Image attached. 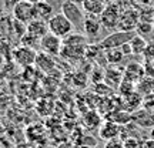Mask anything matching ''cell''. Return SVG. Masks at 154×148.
I'll return each mask as SVG.
<instances>
[{
	"mask_svg": "<svg viewBox=\"0 0 154 148\" xmlns=\"http://www.w3.org/2000/svg\"><path fill=\"white\" fill-rule=\"evenodd\" d=\"M150 138H153V140H154V128L151 130V132H150Z\"/></svg>",
	"mask_w": 154,
	"mask_h": 148,
	"instance_id": "4dcf8cb0",
	"label": "cell"
},
{
	"mask_svg": "<svg viewBox=\"0 0 154 148\" xmlns=\"http://www.w3.org/2000/svg\"><path fill=\"white\" fill-rule=\"evenodd\" d=\"M26 29H27V33L33 34L37 38L44 37L46 34L49 33V24H47V22L38 20V19L33 20L32 23H29L27 26H26Z\"/></svg>",
	"mask_w": 154,
	"mask_h": 148,
	"instance_id": "2e32d148",
	"label": "cell"
},
{
	"mask_svg": "<svg viewBox=\"0 0 154 148\" xmlns=\"http://www.w3.org/2000/svg\"><path fill=\"white\" fill-rule=\"evenodd\" d=\"M67 2H72V3H77V5H82L83 6V3H84L86 0H67Z\"/></svg>",
	"mask_w": 154,
	"mask_h": 148,
	"instance_id": "83f0119b",
	"label": "cell"
},
{
	"mask_svg": "<svg viewBox=\"0 0 154 148\" xmlns=\"http://www.w3.org/2000/svg\"><path fill=\"white\" fill-rule=\"evenodd\" d=\"M121 10L114 6H106L104 11L100 14V23L101 26L107 30H119V23H120Z\"/></svg>",
	"mask_w": 154,
	"mask_h": 148,
	"instance_id": "9c48e42d",
	"label": "cell"
},
{
	"mask_svg": "<svg viewBox=\"0 0 154 148\" xmlns=\"http://www.w3.org/2000/svg\"><path fill=\"white\" fill-rule=\"evenodd\" d=\"M136 91H137L141 97H153L154 94V77H150V76H146L143 80L136 84Z\"/></svg>",
	"mask_w": 154,
	"mask_h": 148,
	"instance_id": "9a60e30c",
	"label": "cell"
},
{
	"mask_svg": "<svg viewBox=\"0 0 154 148\" xmlns=\"http://www.w3.org/2000/svg\"><path fill=\"white\" fill-rule=\"evenodd\" d=\"M138 23H140L138 9H136V7H128V9L121 11L119 30H121V32H136Z\"/></svg>",
	"mask_w": 154,
	"mask_h": 148,
	"instance_id": "52a82bcc",
	"label": "cell"
},
{
	"mask_svg": "<svg viewBox=\"0 0 154 148\" xmlns=\"http://www.w3.org/2000/svg\"><path fill=\"white\" fill-rule=\"evenodd\" d=\"M153 114H154V110H153Z\"/></svg>",
	"mask_w": 154,
	"mask_h": 148,
	"instance_id": "1f68e13d",
	"label": "cell"
},
{
	"mask_svg": "<svg viewBox=\"0 0 154 148\" xmlns=\"http://www.w3.org/2000/svg\"><path fill=\"white\" fill-rule=\"evenodd\" d=\"M130 46H131L133 56H141V54H144V51H146V49H147L149 43L144 40V37H141V36H137V34H136V36L131 38Z\"/></svg>",
	"mask_w": 154,
	"mask_h": 148,
	"instance_id": "d6986e66",
	"label": "cell"
},
{
	"mask_svg": "<svg viewBox=\"0 0 154 148\" xmlns=\"http://www.w3.org/2000/svg\"><path fill=\"white\" fill-rule=\"evenodd\" d=\"M124 148H144V143L140 141L137 137H127V140L123 141Z\"/></svg>",
	"mask_w": 154,
	"mask_h": 148,
	"instance_id": "cb8c5ba5",
	"label": "cell"
},
{
	"mask_svg": "<svg viewBox=\"0 0 154 148\" xmlns=\"http://www.w3.org/2000/svg\"><path fill=\"white\" fill-rule=\"evenodd\" d=\"M153 27H154L153 23H144V22H140V23H138V26H137V29H136V32H137L138 36L144 37L146 34H150V33H151Z\"/></svg>",
	"mask_w": 154,
	"mask_h": 148,
	"instance_id": "603a6c76",
	"label": "cell"
},
{
	"mask_svg": "<svg viewBox=\"0 0 154 148\" xmlns=\"http://www.w3.org/2000/svg\"><path fill=\"white\" fill-rule=\"evenodd\" d=\"M34 64H36L40 70H43V71H51L56 67V61H54V57L46 54L43 51H38Z\"/></svg>",
	"mask_w": 154,
	"mask_h": 148,
	"instance_id": "ac0fdd59",
	"label": "cell"
},
{
	"mask_svg": "<svg viewBox=\"0 0 154 148\" xmlns=\"http://www.w3.org/2000/svg\"><path fill=\"white\" fill-rule=\"evenodd\" d=\"M47 24H49L50 33L57 36V37H60L61 40L67 38L70 34H73L74 30H76L74 26L70 23V20H69L63 13H56L54 16L47 22Z\"/></svg>",
	"mask_w": 154,
	"mask_h": 148,
	"instance_id": "7a4b0ae2",
	"label": "cell"
},
{
	"mask_svg": "<svg viewBox=\"0 0 154 148\" xmlns=\"http://www.w3.org/2000/svg\"><path fill=\"white\" fill-rule=\"evenodd\" d=\"M144 148H154V140L153 138H149L144 141Z\"/></svg>",
	"mask_w": 154,
	"mask_h": 148,
	"instance_id": "4316f807",
	"label": "cell"
},
{
	"mask_svg": "<svg viewBox=\"0 0 154 148\" xmlns=\"http://www.w3.org/2000/svg\"><path fill=\"white\" fill-rule=\"evenodd\" d=\"M34 11H36V19L38 20H44V22H49L51 17L54 16V9L53 6L50 5L47 0L40 2L37 5H34Z\"/></svg>",
	"mask_w": 154,
	"mask_h": 148,
	"instance_id": "5bb4252c",
	"label": "cell"
},
{
	"mask_svg": "<svg viewBox=\"0 0 154 148\" xmlns=\"http://www.w3.org/2000/svg\"><path fill=\"white\" fill-rule=\"evenodd\" d=\"M136 36V32H121V30H117L114 33L109 34L107 37L101 38L100 40V49L101 50H111V49H120L121 46L130 43L131 38Z\"/></svg>",
	"mask_w": 154,
	"mask_h": 148,
	"instance_id": "277c9868",
	"label": "cell"
},
{
	"mask_svg": "<svg viewBox=\"0 0 154 148\" xmlns=\"http://www.w3.org/2000/svg\"><path fill=\"white\" fill-rule=\"evenodd\" d=\"M124 80L133 83V84H137L140 80H143L146 77V70H144V66L138 64L136 61L133 63H128L124 68Z\"/></svg>",
	"mask_w": 154,
	"mask_h": 148,
	"instance_id": "8fae6325",
	"label": "cell"
},
{
	"mask_svg": "<svg viewBox=\"0 0 154 148\" xmlns=\"http://www.w3.org/2000/svg\"><path fill=\"white\" fill-rule=\"evenodd\" d=\"M87 37L82 33H73L63 40V49L60 56L66 59H80L86 54L87 50Z\"/></svg>",
	"mask_w": 154,
	"mask_h": 148,
	"instance_id": "6da1fadb",
	"label": "cell"
},
{
	"mask_svg": "<svg viewBox=\"0 0 154 148\" xmlns=\"http://www.w3.org/2000/svg\"><path fill=\"white\" fill-rule=\"evenodd\" d=\"M104 57H106V61L110 66H117V64H120L121 61L124 60L126 56L123 54L121 49H111V50H106Z\"/></svg>",
	"mask_w": 154,
	"mask_h": 148,
	"instance_id": "ffe728a7",
	"label": "cell"
},
{
	"mask_svg": "<svg viewBox=\"0 0 154 148\" xmlns=\"http://www.w3.org/2000/svg\"><path fill=\"white\" fill-rule=\"evenodd\" d=\"M22 46L29 47V49L37 50V49H40V38H37L36 36L26 32V34L22 37Z\"/></svg>",
	"mask_w": 154,
	"mask_h": 148,
	"instance_id": "44dd1931",
	"label": "cell"
},
{
	"mask_svg": "<svg viewBox=\"0 0 154 148\" xmlns=\"http://www.w3.org/2000/svg\"><path fill=\"white\" fill-rule=\"evenodd\" d=\"M123 132V128L121 125L116 124L113 121H106L103 125L100 127V137L106 140V141H111V140H116V138Z\"/></svg>",
	"mask_w": 154,
	"mask_h": 148,
	"instance_id": "4fadbf2b",
	"label": "cell"
},
{
	"mask_svg": "<svg viewBox=\"0 0 154 148\" xmlns=\"http://www.w3.org/2000/svg\"><path fill=\"white\" fill-rule=\"evenodd\" d=\"M82 7H83V10L86 11V14L100 17V14L106 9V3H104V0H86Z\"/></svg>",
	"mask_w": 154,
	"mask_h": 148,
	"instance_id": "e0dca14e",
	"label": "cell"
},
{
	"mask_svg": "<svg viewBox=\"0 0 154 148\" xmlns=\"http://www.w3.org/2000/svg\"><path fill=\"white\" fill-rule=\"evenodd\" d=\"M104 3H106V6H114L117 9H120L121 11L128 9V7H134L127 0H104Z\"/></svg>",
	"mask_w": 154,
	"mask_h": 148,
	"instance_id": "7402d4cb",
	"label": "cell"
},
{
	"mask_svg": "<svg viewBox=\"0 0 154 148\" xmlns=\"http://www.w3.org/2000/svg\"><path fill=\"white\" fill-rule=\"evenodd\" d=\"M36 57H37V51L33 49H29L24 46H19L13 50V59L20 67L29 68L36 63Z\"/></svg>",
	"mask_w": 154,
	"mask_h": 148,
	"instance_id": "ba28073f",
	"label": "cell"
},
{
	"mask_svg": "<svg viewBox=\"0 0 154 148\" xmlns=\"http://www.w3.org/2000/svg\"><path fill=\"white\" fill-rule=\"evenodd\" d=\"M101 23H100V17L97 16H90L87 14L86 16V20H84V24H83V34L87 38L93 40V38L99 37L100 33H101Z\"/></svg>",
	"mask_w": 154,
	"mask_h": 148,
	"instance_id": "30bf717a",
	"label": "cell"
},
{
	"mask_svg": "<svg viewBox=\"0 0 154 148\" xmlns=\"http://www.w3.org/2000/svg\"><path fill=\"white\" fill-rule=\"evenodd\" d=\"M104 148H124V143L116 138V140L107 141V144L104 145Z\"/></svg>",
	"mask_w": 154,
	"mask_h": 148,
	"instance_id": "d4e9b609",
	"label": "cell"
},
{
	"mask_svg": "<svg viewBox=\"0 0 154 148\" xmlns=\"http://www.w3.org/2000/svg\"><path fill=\"white\" fill-rule=\"evenodd\" d=\"M153 0H136V7H151Z\"/></svg>",
	"mask_w": 154,
	"mask_h": 148,
	"instance_id": "484cf974",
	"label": "cell"
},
{
	"mask_svg": "<svg viewBox=\"0 0 154 148\" xmlns=\"http://www.w3.org/2000/svg\"><path fill=\"white\" fill-rule=\"evenodd\" d=\"M24 2H29V3H32V5H37L40 2H44V0H24Z\"/></svg>",
	"mask_w": 154,
	"mask_h": 148,
	"instance_id": "f1b7e54d",
	"label": "cell"
},
{
	"mask_svg": "<svg viewBox=\"0 0 154 148\" xmlns=\"http://www.w3.org/2000/svg\"><path fill=\"white\" fill-rule=\"evenodd\" d=\"M127 2H128L131 6H134V7H136V0H127Z\"/></svg>",
	"mask_w": 154,
	"mask_h": 148,
	"instance_id": "f546056e",
	"label": "cell"
},
{
	"mask_svg": "<svg viewBox=\"0 0 154 148\" xmlns=\"http://www.w3.org/2000/svg\"><path fill=\"white\" fill-rule=\"evenodd\" d=\"M61 13L70 20L76 30H82L83 32V24L86 20V11L83 10V7L77 3H72V2H67L63 0L61 3Z\"/></svg>",
	"mask_w": 154,
	"mask_h": 148,
	"instance_id": "3957f363",
	"label": "cell"
},
{
	"mask_svg": "<svg viewBox=\"0 0 154 148\" xmlns=\"http://www.w3.org/2000/svg\"><path fill=\"white\" fill-rule=\"evenodd\" d=\"M61 49H63V40L54 34H51L50 32L44 37L40 38V50L46 54L51 56V57H57V56H60Z\"/></svg>",
	"mask_w": 154,
	"mask_h": 148,
	"instance_id": "8992f818",
	"label": "cell"
},
{
	"mask_svg": "<svg viewBox=\"0 0 154 148\" xmlns=\"http://www.w3.org/2000/svg\"><path fill=\"white\" fill-rule=\"evenodd\" d=\"M13 17L14 20L23 23L27 26L29 23H32L33 20H36V11H34V5L20 0L14 7H13Z\"/></svg>",
	"mask_w": 154,
	"mask_h": 148,
	"instance_id": "5b68a950",
	"label": "cell"
},
{
	"mask_svg": "<svg viewBox=\"0 0 154 148\" xmlns=\"http://www.w3.org/2000/svg\"><path fill=\"white\" fill-rule=\"evenodd\" d=\"M131 122L137 124L138 127H144V128H154V114L146 111L144 108L136 111L131 114Z\"/></svg>",
	"mask_w": 154,
	"mask_h": 148,
	"instance_id": "7c38bea8",
	"label": "cell"
},
{
	"mask_svg": "<svg viewBox=\"0 0 154 148\" xmlns=\"http://www.w3.org/2000/svg\"><path fill=\"white\" fill-rule=\"evenodd\" d=\"M0 86H2V84H0Z\"/></svg>",
	"mask_w": 154,
	"mask_h": 148,
	"instance_id": "d6a6232c",
	"label": "cell"
}]
</instances>
